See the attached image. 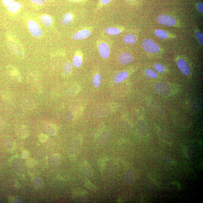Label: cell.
<instances>
[{
    "instance_id": "cell-1",
    "label": "cell",
    "mask_w": 203,
    "mask_h": 203,
    "mask_svg": "<svg viewBox=\"0 0 203 203\" xmlns=\"http://www.w3.org/2000/svg\"><path fill=\"white\" fill-rule=\"evenodd\" d=\"M157 20L159 23L165 26L175 27L177 28L181 27L182 25L180 22L171 16L162 14L158 16Z\"/></svg>"
},
{
    "instance_id": "cell-2",
    "label": "cell",
    "mask_w": 203,
    "mask_h": 203,
    "mask_svg": "<svg viewBox=\"0 0 203 203\" xmlns=\"http://www.w3.org/2000/svg\"><path fill=\"white\" fill-rule=\"evenodd\" d=\"M142 46L144 51L151 54H156L161 50V47L153 40L149 38L143 40Z\"/></svg>"
},
{
    "instance_id": "cell-3",
    "label": "cell",
    "mask_w": 203,
    "mask_h": 203,
    "mask_svg": "<svg viewBox=\"0 0 203 203\" xmlns=\"http://www.w3.org/2000/svg\"><path fill=\"white\" fill-rule=\"evenodd\" d=\"M28 27L31 34L34 37H39L43 34V31L40 25L33 20H30L28 23Z\"/></svg>"
},
{
    "instance_id": "cell-4",
    "label": "cell",
    "mask_w": 203,
    "mask_h": 203,
    "mask_svg": "<svg viewBox=\"0 0 203 203\" xmlns=\"http://www.w3.org/2000/svg\"><path fill=\"white\" fill-rule=\"evenodd\" d=\"M154 89L156 92L162 96H167L171 93L169 85L164 82H159L154 85Z\"/></svg>"
},
{
    "instance_id": "cell-5",
    "label": "cell",
    "mask_w": 203,
    "mask_h": 203,
    "mask_svg": "<svg viewBox=\"0 0 203 203\" xmlns=\"http://www.w3.org/2000/svg\"><path fill=\"white\" fill-rule=\"evenodd\" d=\"M176 63L183 74L186 76H188L191 74V68L186 60L183 58H179L177 60Z\"/></svg>"
},
{
    "instance_id": "cell-6",
    "label": "cell",
    "mask_w": 203,
    "mask_h": 203,
    "mask_svg": "<svg viewBox=\"0 0 203 203\" xmlns=\"http://www.w3.org/2000/svg\"><path fill=\"white\" fill-rule=\"evenodd\" d=\"M99 52L102 58H107L110 55V48L107 43L102 42L99 44L98 46Z\"/></svg>"
},
{
    "instance_id": "cell-7",
    "label": "cell",
    "mask_w": 203,
    "mask_h": 203,
    "mask_svg": "<svg viewBox=\"0 0 203 203\" xmlns=\"http://www.w3.org/2000/svg\"><path fill=\"white\" fill-rule=\"evenodd\" d=\"M154 34L157 37L162 39H169L174 38L176 37L175 34L167 31L162 30H157L155 31Z\"/></svg>"
},
{
    "instance_id": "cell-8",
    "label": "cell",
    "mask_w": 203,
    "mask_h": 203,
    "mask_svg": "<svg viewBox=\"0 0 203 203\" xmlns=\"http://www.w3.org/2000/svg\"><path fill=\"white\" fill-rule=\"evenodd\" d=\"M91 35V32L87 29H84L75 33L72 36V38L75 40L85 39L89 37Z\"/></svg>"
},
{
    "instance_id": "cell-9",
    "label": "cell",
    "mask_w": 203,
    "mask_h": 203,
    "mask_svg": "<svg viewBox=\"0 0 203 203\" xmlns=\"http://www.w3.org/2000/svg\"><path fill=\"white\" fill-rule=\"evenodd\" d=\"M133 56L131 54L127 52H124L121 54L118 57L120 63L123 65H127L132 62Z\"/></svg>"
},
{
    "instance_id": "cell-10",
    "label": "cell",
    "mask_w": 203,
    "mask_h": 203,
    "mask_svg": "<svg viewBox=\"0 0 203 203\" xmlns=\"http://www.w3.org/2000/svg\"><path fill=\"white\" fill-rule=\"evenodd\" d=\"M129 76L128 73L125 71H121L117 74L113 78V83L118 84L121 83Z\"/></svg>"
},
{
    "instance_id": "cell-11",
    "label": "cell",
    "mask_w": 203,
    "mask_h": 203,
    "mask_svg": "<svg viewBox=\"0 0 203 203\" xmlns=\"http://www.w3.org/2000/svg\"><path fill=\"white\" fill-rule=\"evenodd\" d=\"M82 141L81 138L76 139L74 142L72 149V155L74 158L78 156L82 147Z\"/></svg>"
},
{
    "instance_id": "cell-12",
    "label": "cell",
    "mask_w": 203,
    "mask_h": 203,
    "mask_svg": "<svg viewBox=\"0 0 203 203\" xmlns=\"http://www.w3.org/2000/svg\"><path fill=\"white\" fill-rule=\"evenodd\" d=\"M40 21L42 24L45 27H50L53 23L52 18L47 14H45L41 16Z\"/></svg>"
},
{
    "instance_id": "cell-13",
    "label": "cell",
    "mask_w": 203,
    "mask_h": 203,
    "mask_svg": "<svg viewBox=\"0 0 203 203\" xmlns=\"http://www.w3.org/2000/svg\"><path fill=\"white\" fill-rule=\"evenodd\" d=\"M123 41L126 44L132 45L136 43L137 39L136 37L133 34H129L124 36Z\"/></svg>"
},
{
    "instance_id": "cell-14",
    "label": "cell",
    "mask_w": 203,
    "mask_h": 203,
    "mask_svg": "<svg viewBox=\"0 0 203 203\" xmlns=\"http://www.w3.org/2000/svg\"><path fill=\"white\" fill-rule=\"evenodd\" d=\"M21 7L22 5L20 3L13 2L8 6V10L11 12L15 13L21 9Z\"/></svg>"
},
{
    "instance_id": "cell-15",
    "label": "cell",
    "mask_w": 203,
    "mask_h": 203,
    "mask_svg": "<svg viewBox=\"0 0 203 203\" xmlns=\"http://www.w3.org/2000/svg\"><path fill=\"white\" fill-rule=\"evenodd\" d=\"M73 19V16L70 13H66L65 14L61 19V24L63 26L66 25L70 23Z\"/></svg>"
},
{
    "instance_id": "cell-16",
    "label": "cell",
    "mask_w": 203,
    "mask_h": 203,
    "mask_svg": "<svg viewBox=\"0 0 203 203\" xmlns=\"http://www.w3.org/2000/svg\"><path fill=\"white\" fill-rule=\"evenodd\" d=\"M8 72L11 76L14 78L15 80H17L18 81H21V77L20 76L19 73H18L17 70H15L14 68L12 67H8Z\"/></svg>"
},
{
    "instance_id": "cell-17",
    "label": "cell",
    "mask_w": 203,
    "mask_h": 203,
    "mask_svg": "<svg viewBox=\"0 0 203 203\" xmlns=\"http://www.w3.org/2000/svg\"><path fill=\"white\" fill-rule=\"evenodd\" d=\"M105 31L107 33L111 35H117L120 34L122 31L116 27H110L106 29Z\"/></svg>"
},
{
    "instance_id": "cell-18",
    "label": "cell",
    "mask_w": 203,
    "mask_h": 203,
    "mask_svg": "<svg viewBox=\"0 0 203 203\" xmlns=\"http://www.w3.org/2000/svg\"><path fill=\"white\" fill-rule=\"evenodd\" d=\"M17 134L20 138H26L28 135V130L25 126H22L18 130Z\"/></svg>"
},
{
    "instance_id": "cell-19",
    "label": "cell",
    "mask_w": 203,
    "mask_h": 203,
    "mask_svg": "<svg viewBox=\"0 0 203 203\" xmlns=\"http://www.w3.org/2000/svg\"><path fill=\"white\" fill-rule=\"evenodd\" d=\"M72 70V64L69 62L65 64L63 69V74L65 76H68Z\"/></svg>"
},
{
    "instance_id": "cell-20",
    "label": "cell",
    "mask_w": 203,
    "mask_h": 203,
    "mask_svg": "<svg viewBox=\"0 0 203 203\" xmlns=\"http://www.w3.org/2000/svg\"><path fill=\"white\" fill-rule=\"evenodd\" d=\"M45 130L49 135H54L55 134L56 130L55 128L51 124H46L44 126Z\"/></svg>"
},
{
    "instance_id": "cell-21",
    "label": "cell",
    "mask_w": 203,
    "mask_h": 203,
    "mask_svg": "<svg viewBox=\"0 0 203 203\" xmlns=\"http://www.w3.org/2000/svg\"><path fill=\"white\" fill-rule=\"evenodd\" d=\"M6 147L7 150L11 151L14 149V142L12 138H8L5 141Z\"/></svg>"
},
{
    "instance_id": "cell-22",
    "label": "cell",
    "mask_w": 203,
    "mask_h": 203,
    "mask_svg": "<svg viewBox=\"0 0 203 203\" xmlns=\"http://www.w3.org/2000/svg\"><path fill=\"white\" fill-rule=\"evenodd\" d=\"M101 76L100 74H97L93 77V83L95 87L98 88L99 87L101 83Z\"/></svg>"
},
{
    "instance_id": "cell-23",
    "label": "cell",
    "mask_w": 203,
    "mask_h": 203,
    "mask_svg": "<svg viewBox=\"0 0 203 203\" xmlns=\"http://www.w3.org/2000/svg\"><path fill=\"white\" fill-rule=\"evenodd\" d=\"M83 63V59L81 56L79 55L75 56L73 58V63L75 67H79Z\"/></svg>"
},
{
    "instance_id": "cell-24",
    "label": "cell",
    "mask_w": 203,
    "mask_h": 203,
    "mask_svg": "<svg viewBox=\"0 0 203 203\" xmlns=\"http://www.w3.org/2000/svg\"><path fill=\"white\" fill-rule=\"evenodd\" d=\"M153 69L157 72L162 74L165 71V68L163 65L160 63L155 64L153 66Z\"/></svg>"
},
{
    "instance_id": "cell-25",
    "label": "cell",
    "mask_w": 203,
    "mask_h": 203,
    "mask_svg": "<svg viewBox=\"0 0 203 203\" xmlns=\"http://www.w3.org/2000/svg\"><path fill=\"white\" fill-rule=\"evenodd\" d=\"M195 36L197 41L201 45H203V35L199 29H196L195 31Z\"/></svg>"
},
{
    "instance_id": "cell-26",
    "label": "cell",
    "mask_w": 203,
    "mask_h": 203,
    "mask_svg": "<svg viewBox=\"0 0 203 203\" xmlns=\"http://www.w3.org/2000/svg\"><path fill=\"white\" fill-rule=\"evenodd\" d=\"M145 74L146 76L151 78H156L158 76V75L156 72L149 69H146Z\"/></svg>"
},
{
    "instance_id": "cell-27",
    "label": "cell",
    "mask_w": 203,
    "mask_h": 203,
    "mask_svg": "<svg viewBox=\"0 0 203 203\" xmlns=\"http://www.w3.org/2000/svg\"><path fill=\"white\" fill-rule=\"evenodd\" d=\"M83 166L84 168H85V171L86 172L88 175H89V176H92L93 174V172L92 170L91 169V168L89 169V168L90 167L89 164L87 163H84Z\"/></svg>"
},
{
    "instance_id": "cell-28",
    "label": "cell",
    "mask_w": 203,
    "mask_h": 203,
    "mask_svg": "<svg viewBox=\"0 0 203 203\" xmlns=\"http://www.w3.org/2000/svg\"><path fill=\"white\" fill-rule=\"evenodd\" d=\"M47 135L43 134V133H42V134H40L39 136V139L41 142H45L47 140Z\"/></svg>"
},
{
    "instance_id": "cell-29",
    "label": "cell",
    "mask_w": 203,
    "mask_h": 203,
    "mask_svg": "<svg viewBox=\"0 0 203 203\" xmlns=\"http://www.w3.org/2000/svg\"><path fill=\"white\" fill-rule=\"evenodd\" d=\"M197 10L200 12L201 13L203 14V3L200 2L197 5Z\"/></svg>"
},
{
    "instance_id": "cell-30",
    "label": "cell",
    "mask_w": 203,
    "mask_h": 203,
    "mask_svg": "<svg viewBox=\"0 0 203 203\" xmlns=\"http://www.w3.org/2000/svg\"><path fill=\"white\" fill-rule=\"evenodd\" d=\"M111 1V0H99V3L102 6H104L109 4Z\"/></svg>"
},
{
    "instance_id": "cell-31",
    "label": "cell",
    "mask_w": 203,
    "mask_h": 203,
    "mask_svg": "<svg viewBox=\"0 0 203 203\" xmlns=\"http://www.w3.org/2000/svg\"><path fill=\"white\" fill-rule=\"evenodd\" d=\"M31 2L34 3H36L40 5H43V2L42 0H30Z\"/></svg>"
},
{
    "instance_id": "cell-32",
    "label": "cell",
    "mask_w": 203,
    "mask_h": 203,
    "mask_svg": "<svg viewBox=\"0 0 203 203\" xmlns=\"http://www.w3.org/2000/svg\"><path fill=\"white\" fill-rule=\"evenodd\" d=\"M14 0H2L3 4L6 7H8L11 3L13 2Z\"/></svg>"
},
{
    "instance_id": "cell-33",
    "label": "cell",
    "mask_w": 203,
    "mask_h": 203,
    "mask_svg": "<svg viewBox=\"0 0 203 203\" xmlns=\"http://www.w3.org/2000/svg\"><path fill=\"white\" fill-rule=\"evenodd\" d=\"M72 2H82L86 1V0H69Z\"/></svg>"
},
{
    "instance_id": "cell-34",
    "label": "cell",
    "mask_w": 203,
    "mask_h": 203,
    "mask_svg": "<svg viewBox=\"0 0 203 203\" xmlns=\"http://www.w3.org/2000/svg\"><path fill=\"white\" fill-rule=\"evenodd\" d=\"M2 119L0 118V125H2Z\"/></svg>"
},
{
    "instance_id": "cell-35",
    "label": "cell",
    "mask_w": 203,
    "mask_h": 203,
    "mask_svg": "<svg viewBox=\"0 0 203 203\" xmlns=\"http://www.w3.org/2000/svg\"><path fill=\"white\" fill-rule=\"evenodd\" d=\"M42 1H48V0H42Z\"/></svg>"
},
{
    "instance_id": "cell-36",
    "label": "cell",
    "mask_w": 203,
    "mask_h": 203,
    "mask_svg": "<svg viewBox=\"0 0 203 203\" xmlns=\"http://www.w3.org/2000/svg\"><path fill=\"white\" fill-rule=\"evenodd\" d=\"M130 1H133V0H130Z\"/></svg>"
},
{
    "instance_id": "cell-37",
    "label": "cell",
    "mask_w": 203,
    "mask_h": 203,
    "mask_svg": "<svg viewBox=\"0 0 203 203\" xmlns=\"http://www.w3.org/2000/svg\"><path fill=\"white\" fill-rule=\"evenodd\" d=\"M0 102H1V101H0Z\"/></svg>"
}]
</instances>
